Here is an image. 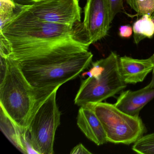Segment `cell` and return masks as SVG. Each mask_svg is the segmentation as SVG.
<instances>
[{"label": "cell", "mask_w": 154, "mask_h": 154, "mask_svg": "<svg viewBox=\"0 0 154 154\" xmlns=\"http://www.w3.org/2000/svg\"><path fill=\"white\" fill-rule=\"evenodd\" d=\"M90 45L85 41L71 39L14 47L8 48V57L34 89L54 90L89 67L93 57L88 51Z\"/></svg>", "instance_id": "6da1fadb"}, {"label": "cell", "mask_w": 154, "mask_h": 154, "mask_svg": "<svg viewBox=\"0 0 154 154\" xmlns=\"http://www.w3.org/2000/svg\"><path fill=\"white\" fill-rule=\"evenodd\" d=\"M83 24H56L42 21L20 6L14 17L0 29V54L9 48L77 39L88 42Z\"/></svg>", "instance_id": "7a4b0ae2"}, {"label": "cell", "mask_w": 154, "mask_h": 154, "mask_svg": "<svg viewBox=\"0 0 154 154\" xmlns=\"http://www.w3.org/2000/svg\"><path fill=\"white\" fill-rule=\"evenodd\" d=\"M5 58L7 70L4 76L1 78V109L14 124L26 130L39 99L55 90L34 89L15 63L9 57Z\"/></svg>", "instance_id": "3957f363"}, {"label": "cell", "mask_w": 154, "mask_h": 154, "mask_svg": "<svg viewBox=\"0 0 154 154\" xmlns=\"http://www.w3.org/2000/svg\"><path fill=\"white\" fill-rule=\"evenodd\" d=\"M119 57L111 52L106 58L92 63L91 68L85 73L88 78L82 82L75 96V104L82 106L101 102L126 88L119 70Z\"/></svg>", "instance_id": "277c9868"}, {"label": "cell", "mask_w": 154, "mask_h": 154, "mask_svg": "<svg viewBox=\"0 0 154 154\" xmlns=\"http://www.w3.org/2000/svg\"><path fill=\"white\" fill-rule=\"evenodd\" d=\"M58 89L39 99L26 129L29 142L37 154L54 153L55 136L61 119L56 103Z\"/></svg>", "instance_id": "5b68a950"}, {"label": "cell", "mask_w": 154, "mask_h": 154, "mask_svg": "<svg viewBox=\"0 0 154 154\" xmlns=\"http://www.w3.org/2000/svg\"><path fill=\"white\" fill-rule=\"evenodd\" d=\"M88 104L101 122L108 142L130 145L146 131V126L139 116L127 114L114 104L101 102Z\"/></svg>", "instance_id": "8992f818"}, {"label": "cell", "mask_w": 154, "mask_h": 154, "mask_svg": "<svg viewBox=\"0 0 154 154\" xmlns=\"http://www.w3.org/2000/svg\"><path fill=\"white\" fill-rule=\"evenodd\" d=\"M23 6L42 21L68 25L81 21L79 0H44Z\"/></svg>", "instance_id": "52a82bcc"}, {"label": "cell", "mask_w": 154, "mask_h": 154, "mask_svg": "<svg viewBox=\"0 0 154 154\" xmlns=\"http://www.w3.org/2000/svg\"><path fill=\"white\" fill-rule=\"evenodd\" d=\"M83 26L90 45L106 36L110 29L108 0H87Z\"/></svg>", "instance_id": "ba28073f"}, {"label": "cell", "mask_w": 154, "mask_h": 154, "mask_svg": "<svg viewBox=\"0 0 154 154\" xmlns=\"http://www.w3.org/2000/svg\"><path fill=\"white\" fill-rule=\"evenodd\" d=\"M77 124L86 137L97 146L108 142L102 124L89 104L81 106L77 115Z\"/></svg>", "instance_id": "9c48e42d"}, {"label": "cell", "mask_w": 154, "mask_h": 154, "mask_svg": "<svg viewBox=\"0 0 154 154\" xmlns=\"http://www.w3.org/2000/svg\"><path fill=\"white\" fill-rule=\"evenodd\" d=\"M119 67L123 82L126 84H135L144 81L153 71L154 64L150 57L139 59L124 56L119 57Z\"/></svg>", "instance_id": "30bf717a"}, {"label": "cell", "mask_w": 154, "mask_h": 154, "mask_svg": "<svg viewBox=\"0 0 154 154\" xmlns=\"http://www.w3.org/2000/svg\"><path fill=\"white\" fill-rule=\"evenodd\" d=\"M154 98V89L144 87L137 91L122 92L114 105L127 114L139 116L141 110Z\"/></svg>", "instance_id": "8fae6325"}, {"label": "cell", "mask_w": 154, "mask_h": 154, "mask_svg": "<svg viewBox=\"0 0 154 154\" xmlns=\"http://www.w3.org/2000/svg\"><path fill=\"white\" fill-rule=\"evenodd\" d=\"M134 42L138 45L146 38H151L154 35V22L147 15L142 16L133 24Z\"/></svg>", "instance_id": "7c38bea8"}, {"label": "cell", "mask_w": 154, "mask_h": 154, "mask_svg": "<svg viewBox=\"0 0 154 154\" xmlns=\"http://www.w3.org/2000/svg\"><path fill=\"white\" fill-rule=\"evenodd\" d=\"M20 8V5L15 3L13 0H1L0 29L15 16L19 10Z\"/></svg>", "instance_id": "4fadbf2b"}, {"label": "cell", "mask_w": 154, "mask_h": 154, "mask_svg": "<svg viewBox=\"0 0 154 154\" xmlns=\"http://www.w3.org/2000/svg\"><path fill=\"white\" fill-rule=\"evenodd\" d=\"M132 149L138 154H154V133L142 136L133 143Z\"/></svg>", "instance_id": "5bb4252c"}, {"label": "cell", "mask_w": 154, "mask_h": 154, "mask_svg": "<svg viewBox=\"0 0 154 154\" xmlns=\"http://www.w3.org/2000/svg\"><path fill=\"white\" fill-rule=\"evenodd\" d=\"M126 2L138 16L147 15L151 17L154 13V0H126Z\"/></svg>", "instance_id": "9a60e30c"}, {"label": "cell", "mask_w": 154, "mask_h": 154, "mask_svg": "<svg viewBox=\"0 0 154 154\" xmlns=\"http://www.w3.org/2000/svg\"><path fill=\"white\" fill-rule=\"evenodd\" d=\"M108 2L109 8L110 21L111 23L116 15L122 12L124 9L123 0H108Z\"/></svg>", "instance_id": "2e32d148"}, {"label": "cell", "mask_w": 154, "mask_h": 154, "mask_svg": "<svg viewBox=\"0 0 154 154\" xmlns=\"http://www.w3.org/2000/svg\"><path fill=\"white\" fill-rule=\"evenodd\" d=\"M119 35L121 37L128 38L132 35L133 28L129 25L121 26L119 29Z\"/></svg>", "instance_id": "e0dca14e"}, {"label": "cell", "mask_w": 154, "mask_h": 154, "mask_svg": "<svg viewBox=\"0 0 154 154\" xmlns=\"http://www.w3.org/2000/svg\"><path fill=\"white\" fill-rule=\"evenodd\" d=\"M72 154H92L82 144L80 143L75 147L71 152Z\"/></svg>", "instance_id": "ac0fdd59"}, {"label": "cell", "mask_w": 154, "mask_h": 154, "mask_svg": "<svg viewBox=\"0 0 154 154\" xmlns=\"http://www.w3.org/2000/svg\"><path fill=\"white\" fill-rule=\"evenodd\" d=\"M150 57H151L152 61H153V64H154V68H153V70L152 71V76L151 81L145 87L146 89H154V54Z\"/></svg>", "instance_id": "d6986e66"}, {"label": "cell", "mask_w": 154, "mask_h": 154, "mask_svg": "<svg viewBox=\"0 0 154 154\" xmlns=\"http://www.w3.org/2000/svg\"><path fill=\"white\" fill-rule=\"evenodd\" d=\"M41 1H44V0H28V5H29V4H31V3H34V2H38Z\"/></svg>", "instance_id": "ffe728a7"}, {"label": "cell", "mask_w": 154, "mask_h": 154, "mask_svg": "<svg viewBox=\"0 0 154 154\" xmlns=\"http://www.w3.org/2000/svg\"><path fill=\"white\" fill-rule=\"evenodd\" d=\"M149 17L151 18V19H152V20H153L154 22V13L152 15V16H151V17Z\"/></svg>", "instance_id": "44dd1931"}]
</instances>
